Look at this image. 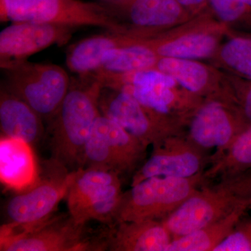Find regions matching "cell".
<instances>
[{
	"mask_svg": "<svg viewBox=\"0 0 251 251\" xmlns=\"http://www.w3.org/2000/svg\"><path fill=\"white\" fill-rule=\"evenodd\" d=\"M43 119L25 101L1 85L0 127L1 136L23 140L30 145L40 140L44 133Z\"/></svg>",
	"mask_w": 251,
	"mask_h": 251,
	"instance_id": "44dd1931",
	"label": "cell"
},
{
	"mask_svg": "<svg viewBox=\"0 0 251 251\" xmlns=\"http://www.w3.org/2000/svg\"><path fill=\"white\" fill-rule=\"evenodd\" d=\"M1 71V85L30 105L47 124L58 111L72 79L65 69L50 63L25 60Z\"/></svg>",
	"mask_w": 251,
	"mask_h": 251,
	"instance_id": "5b68a950",
	"label": "cell"
},
{
	"mask_svg": "<svg viewBox=\"0 0 251 251\" xmlns=\"http://www.w3.org/2000/svg\"><path fill=\"white\" fill-rule=\"evenodd\" d=\"M75 175V171L61 170L57 176L38 181L11 198L6 207L8 221L1 227L0 239L21 233L52 217L59 203L67 198Z\"/></svg>",
	"mask_w": 251,
	"mask_h": 251,
	"instance_id": "8fae6325",
	"label": "cell"
},
{
	"mask_svg": "<svg viewBox=\"0 0 251 251\" xmlns=\"http://www.w3.org/2000/svg\"><path fill=\"white\" fill-rule=\"evenodd\" d=\"M79 28L52 23H12L0 33V67L5 69L50 46L66 45Z\"/></svg>",
	"mask_w": 251,
	"mask_h": 251,
	"instance_id": "5bb4252c",
	"label": "cell"
},
{
	"mask_svg": "<svg viewBox=\"0 0 251 251\" xmlns=\"http://www.w3.org/2000/svg\"><path fill=\"white\" fill-rule=\"evenodd\" d=\"M148 147L101 114L86 143L81 168L105 170L120 175L134 173L145 160Z\"/></svg>",
	"mask_w": 251,
	"mask_h": 251,
	"instance_id": "9c48e42d",
	"label": "cell"
},
{
	"mask_svg": "<svg viewBox=\"0 0 251 251\" xmlns=\"http://www.w3.org/2000/svg\"><path fill=\"white\" fill-rule=\"evenodd\" d=\"M99 109L104 116L120 124L153 148L172 135L186 134V122L147 106L122 91L104 87L99 98Z\"/></svg>",
	"mask_w": 251,
	"mask_h": 251,
	"instance_id": "8992f818",
	"label": "cell"
},
{
	"mask_svg": "<svg viewBox=\"0 0 251 251\" xmlns=\"http://www.w3.org/2000/svg\"><path fill=\"white\" fill-rule=\"evenodd\" d=\"M251 171L205 182L181 206L163 220L173 239L202 228L247 206L251 195Z\"/></svg>",
	"mask_w": 251,
	"mask_h": 251,
	"instance_id": "7a4b0ae2",
	"label": "cell"
},
{
	"mask_svg": "<svg viewBox=\"0 0 251 251\" xmlns=\"http://www.w3.org/2000/svg\"><path fill=\"white\" fill-rule=\"evenodd\" d=\"M98 1L99 2L107 3L111 2V1H117V0H98Z\"/></svg>",
	"mask_w": 251,
	"mask_h": 251,
	"instance_id": "f546056e",
	"label": "cell"
},
{
	"mask_svg": "<svg viewBox=\"0 0 251 251\" xmlns=\"http://www.w3.org/2000/svg\"><path fill=\"white\" fill-rule=\"evenodd\" d=\"M243 1H245L247 4H249V6H251V0H243Z\"/></svg>",
	"mask_w": 251,
	"mask_h": 251,
	"instance_id": "1f68e13d",
	"label": "cell"
},
{
	"mask_svg": "<svg viewBox=\"0 0 251 251\" xmlns=\"http://www.w3.org/2000/svg\"><path fill=\"white\" fill-rule=\"evenodd\" d=\"M101 3L129 30L142 36L168 30L195 17L176 0H117Z\"/></svg>",
	"mask_w": 251,
	"mask_h": 251,
	"instance_id": "9a60e30c",
	"label": "cell"
},
{
	"mask_svg": "<svg viewBox=\"0 0 251 251\" xmlns=\"http://www.w3.org/2000/svg\"><path fill=\"white\" fill-rule=\"evenodd\" d=\"M203 173L191 177L152 176L123 192L113 224L160 220L171 215L206 182Z\"/></svg>",
	"mask_w": 251,
	"mask_h": 251,
	"instance_id": "277c9868",
	"label": "cell"
},
{
	"mask_svg": "<svg viewBox=\"0 0 251 251\" xmlns=\"http://www.w3.org/2000/svg\"><path fill=\"white\" fill-rule=\"evenodd\" d=\"M107 242L111 251H166L173 237L160 220L110 225Z\"/></svg>",
	"mask_w": 251,
	"mask_h": 251,
	"instance_id": "e0dca14e",
	"label": "cell"
},
{
	"mask_svg": "<svg viewBox=\"0 0 251 251\" xmlns=\"http://www.w3.org/2000/svg\"><path fill=\"white\" fill-rule=\"evenodd\" d=\"M108 250L107 231L92 234L87 225L70 214L54 215L39 226L0 239L1 251H100Z\"/></svg>",
	"mask_w": 251,
	"mask_h": 251,
	"instance_id": "ba28073f",
	"label": "cell"
},
{
	"mask_svg": "<svg viewBox=\"0 0 251 251\" xmlns=\"http://www.w3.org/2000/svg\"><path fill=\"white\" fill-rule=\"evenodd\" d=\"M193 16H198L207 9L208 0H176Z\"/></svg>",
	"mask_w": 251,
	"mask_h": 251,
	"instance_id": "f1b7e54d",
	"label": "cell"
},
{
	"mask_svg": "<svg viewBox=\"0 0 251 251\" xmlns=\"http://www.w3.org/2000/svg\"><path fill=\"white\" fill-rule=\"evenodd\" d=\"M120 175L115 172L79 168L67 196L69 213L79 224L91 221L113 224L123 192Z\"/></svg>",
	"mask_w": 251,
	"mask_h": 251,
	"instance_id": "30bf717a",
	"label": "cell"
},
{
	"mask_svg": "<svg viewBox=\"0 0 251 251\" xmlns=\"http://www.w3.org/2000/svg\"><path fill=\"white\" fill-rule=\"evenodd\" d=\"M251 171V125L243 130L222 152L211 155L203 173L206 181Z\"/></svg>",
	"mask_w": 251,
	"mask_h": 251,
	"instance_id": "603a6c76",
	"label": "cell"
},
{
	"mask_svg": "<svg viewBox=\"0 0 251 251\" xmlns=\"http://www.w3.org/2000/svg\"><path fill=\"white\" fill-rule=\"evenodd\" d=\"M133 44L134 36L128 32L106 31L69 46L66 53V64L69 70L78 76L91 75L99 70L105 52Z\"/></svg>",
	"mask_w": 251,
	"mask_h": 251,
	"instance_id": "ffe728a7",
	"label": "cell"
},
{
	"mask_svg": "<svg viewBox=\"0 0 251 251\" xmlns=\"http://www.w3.org/2000/svg\"><path fill=\"white\" fill-rule=\"evenodd\" d=\"M235 98L244 120L251 125V80L235 81Z\"/></svg>",
	"mask_w": 251,
	"mask_h": 251,
	"instance_id": "83f0119b",
	"label": "cell"
},
{
	"mask_svg": "<svg viewBox=\"0 0 251 251\" xmlns=\"http://www.w3.org/2000/svg\"><path fill=\"white\" fill-rule=\"evenodd\" d=\"M214 251H251V216H243L232 233Z\"/></svg>",
	"mask_w": 251,
	"mask_h": 251,
	"instance_id": "4316f807",
	"label": "cell"
},
{
	"mask_svg": "<svg viewBox=\"0 0 251 251\" xmlns=\"http://www.w3.org/2000/svg\"><path fill=\"white\" fill-rule=\"evenodd\" d=\"M104 86L93 75L72 77L58 111L47 124L51 161L69 172L82 168L86 143L101 115L99 98Z\"/></svg>",
	"mask_w": 251,
	"mask_h": 251,
	"instance_id": "6da1fadb",
	"label": "cell"
},
{
	"mask_svg": "<svg viewBox=\"0 0 251 251\" xmlns=\"http://www.w3.org/2000/svg\"><path fill=\"white\" fill-rule=\"evenodd\" d=\"M154 69L173 77L178 85L202 98H222L236 103L234 81H227L214 68L197 59L160 57Z\"/></svg>",
	"mask_w": 251,
	"mask_h": 251,
	"instance_id": "2e32d148",
	"label": "cell"
},
{
	"mask_svg": "<svg viewBox=\"0 0 251 251\" xmlns=\"http://www.w3.org/2000/svg\"><path fill=\"white\" fill-rule=\"evenodd\" d=\"M213 58L239 78L251 80V32L231 36Z\"/></svg>",
	"mask_w": 251,
	"mask_h": 251,
	"instance_id": "d4e9b609",
	"label": "cell"
},
{
	"mask_svg": "<svg viewBox=\"0 0 251 251\" xmlns=\"http://www.w3.org/2000/svg\"><path fill=\"white\" fill-rule=\"evenodd\" d=\"M228 29L206 9L184 24L137 37L136 41L150 48L159 57L198 60L214 57Z\"/></svg>",
	"mask_w": 251,
	"mask_h": 251,
	"instance_id": "52a82bcc",
	"label": "cell"
},
{
	"mask_svg": "<svg viewBox=\"0 0 251 251\" xmlns=\"http://www.w3.org/2000/svg\"><path fill=\"white\" fill-rule=\"evenodd\" d=\"M0 19L5 22H37L98 27L126 33L129 29L101 2L82 0H0Z\"/></svg>",
	"mask_w": 251,
	"mask_h": 251,
	"instance_id": "3957f363",
	"label": "cell"
},
{
	"mask_svg": "<svg viewBox=\"0 0 251 251\" xmlns=\"http://www.w3.org/2000/svg\"><path fill=\"white\" fill-rule=\"evenodd\" d=\"M251 210V195L249 201V211Z\"/></svg>",
	"mask_w": 251,
	"mask_h": 251,
	"instance_id": "4dcf8cb0",
	"label": "cell"
},
{
	"mask_svg": "<svg viewBox=\"0 0 251 251\" xmlns=\"http://www.w3.org/2000/svg\"><path fill=\"white\" fill-rule=\"evenodd\" d=\"M210 156L186 134L168 137L153 148L151 156L133 173L131 186L152 176L188 178L204 173Z\"/></svg>",
	"mask_w": 251,
	"mask_h": 251,
	"instance_id": "4fadbf2b",
	"label": "cell"
},
{
	"mask_svg": "<svg viewBox=\"0 0 251 251\" xmlns=\"http://www.w3.org/2000/svg\"><path fill=\"white\" fill-rule=\"evenodd\" d=\"M120 91L130 94L140 103L157 111L182 120L187 125L190 119L204 100L178 84L125 87Z\"/></svg>",
	"mask_w": 251,
	"mask_h": 251,
	"instance_id": "d6986e66",
	"label": "cell"
},
{
	"mask_svg": "<svg viewBox=\"0 0 251 251\" xmlns=\"http://www.w3.org/2000/svg\"><path fill=\"white\" fill-rule=\"evenodd\" d=\"M248 211L247 206H240L224 219L186 235L174 238L166 251H214L232 233Z\"/></svg>",
	"mask_w": 251,
	"mask_h": 251,
	"instance_id": "7402d4cb",
	"label": "cell"
},
{
	"mask_svg": "<svg viewBox=\"0 0 251 251\" xmlns=\"http://www.w3.org/2000/svg\"><path fill=\"white\" fill-rule=\"evenodd\" d=\"M159 58L152 50L137 42L135 38V44L117 48L105 52L97 72L124 74L154 69Z\"/></svg>",
	"mask_w": 251,
	"mask_h": 251,
	"instance_id": "cb8c5ba5",
	"label": "cell"
},
{
	"mask_svg": "<svg viewBox=\"0 0 251 251\" xmlns=\"http://www.w3.org/2000/svg\"><path fill=\"white\" fill-rule=\"evenodd\" d=\"M207 9L227 27L251 32V6L243 0H208Z\"/></svg>",
	"mask_w": 251,
	"mask_h": 251,
	"instance_id": "484cf974",
	"label": "cell"
},
{
	"mask_svg": "<svg viewBox=\"0 0 251 251\" xmlns=\"http://www.w3.org/2000/svg\"><path fill=\"white\" fill-rule=\"evenodd\" d=\"M0 179L10 189L24 192L39 181L37 163L31 145L23 140L1 136Z\"/></svg>",
	"mask_w": 251,
	"mask_h": 251,
	"instance_id": "ac0fdd59",
	"label": "cell"
},
{
	"mask_svg": "<svg viewBox=\"0 0 251 251\" xmlns=\"http://www.w3.org/2000/svg\"><path fill=\"white\" fill-rule=\"evenodd\" d=\"M186 135L207 151L222 152L249 126L237 104L222 98L205 99L190 119Z\"/></svg>",
	"mask_w": 251,
	"mask_h": 251,
	"instance_id": "7c38bea8",
	"label": "cell"
}]
</instances>
